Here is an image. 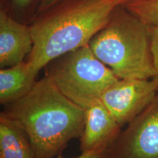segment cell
Instances as JSON below:
<instances>
[{"label": "cell", "mask_w": 158, "mask_h": 158, "mask_svg": "<svg viewBox=\"0 0 158 158\" xmlns=\"http://www.w3.org/2000/svg\"><path fill=\"white\" fill-rule=\"evenodd\" d=\"M2 113L24 130L35 158H56L84 130V108L64 95L47 75Z\"/></svg>", "instance_id": "6da1fadb"}, {"label": "cell", "mask_w": 158, "mask_h": 158, "mask_svg": "<svg viewBox=\"0 0 158 158\" xmlns=\"http://www.w3.org/2000/svg\"><path fill=\"white\" fill-rule=\"evenodd\" d=\"M116 0H64L30 25L33 48L27 61L37 73L59 57L89 45L116 7Z\"/></svg>", "instance_id": "7a4b0ae2"}, {"label": "cell", "mask_w": 158, "mask_h": 158, "mask_svg": "<svg viewBox=\"0 0 158 158\" xmlns=\"http://www.w3.org/2000/svg\"><path fill=\"white\" fill-rule=\"evenodd\" d=\"M89 46L118 78L150 79L155 76L149 27L123 5L116 7Z\"/></svg>", "instance_id": "3957f363"}, {"label": "cell", "mask_w": 158, "mask_h": 158, "mask_svg": "<svg viewBox=\"0 0 158 158\" xmlns=\"http://www.w3.org/2000/svg\"><path fill=\"white\" fill-rule=\"evenodd\" d=\"M46 67L45 75L59 90L84 109L100 100L106 90L119 79L89 45L59 57Z\"/></svg>", "instance_id": "277c9868"}, {"label": "cell", "mask_w": 158, "mask_h": 158, "mask_svg": "<svg viewBox=\"0 0 158 158\" xmlns=\"http://www.w3.org/2000/svg\"><path fill=\"white\" fill-rule=\"evenodd\" d=\"M108 149V158H158V93Z\"/></svg>", "instance_id": "5b68a950"}, {"label": "cell", "mask_w": 158, "mask_h": 158, "mask_svg": "<svg viewBox=\"0 0 158 158\" xmlns=\"http://www.w3.org/2000/svg\"><path fill=\"white\" fill-rule=\"evenodd\" d=\"M157 93L158 81L155 78H119L106 90L100 100L123 127L139 115Z\"/></svg>", "instance_id": "8992f818"}, {"label": "cell", "mask_w": 158, "mask_h": 158, "mask_svg": "<svg viewBox=\"0 0 158 158\" xmlns=\"http://www.w3.org/2000/svg\"><path fill=\"white\" fill-rule=\"evenodd\" d=\"M84 110V130L79 138L81 152L109 147L121 133L120 124L101 100Z\"/></svg>", "instance_id": "52a82bcc"}, {"label": "cell", "mask_w": 158, "mask_h": 158, "mask_svg": "<svg viewBox=\"0 0 158 158\" xmlns=\"http://www.w3.org/2000/svg\"><path fill=\"white\" fill-rule=\"evenodd\" d=\"M33 48L30 26L19 22L4 10L0 11V68L24 61Z\"/></svg>", "instance_id": "ba28073f"}, {"label": "cell", "mask_w": 158, "mask_h": 158, "mask_svg": "<svg viewBox=\"0 0 158 158\" xmlns=\"http://www.w3.org/2000/svg\"><path fill=\"white\" fill-rule=\"evenodd\" d=\"M38 73L28 61L0 70V102L4 106L22 98L32 89Z\"/></svg>", "instance_id": "9c48e42d"}, {"label": "cell", "mask_w": 158, "mask_h": 158, "mask_svg": "<svg viewBox=\"0 0 158 158\" xmlns=\"http://www.w3.org/2000/svg\"><path fill=\"white\" fill-rule=\"evenodd\" d=\"M0 158H35L24 130L2 113L0 114Z\"/></svg>", "instance_id": "30bf717a"}, {"label": "cell", "mask_w": 158, "mask_h": 158, "mask_svg": "<svg viewBox=\"0 0 158 158\" xmlns=\"http://www.w3.org/2000/svg\"><path fill=\"white\" fill-rule=\"evenodd\" d=\"M123 6L149 27L158 24V0H134Z\"/></svg>", "instance_id": "8fae6325"}, {"label": "cell", "mask_w": 158, "mask_h": 158, "mask_svg": "<svg viewBox=\"0 0 158 158\" xmlns=\"http://www.w3.org/2000/svg\"><path fill=\"white\" fill-rule=\"evenodd\" d=\"M150 38H151V49L152 54L155 76L153 78L158 81V24L149 27Z\"/></svg>", "instance_id": "7c38bea8"}, {"label": "cell", "mask_w": 158, "mask_h": 158, "mask_svg": "<svg viewBox=\"0 0 158 158\" xmlns=\"http://www.w3.org/2000/svg\"><path fill=\"white\" fill-rule=\"evenodd\" d=\"M108 148H102V149L94 150V151L81 152V155L74 158H108ZM56 158H65L61 154Z\"/></svg>", "instance_id": "4fadbf2b"}, {"label": "cell", "mask_w": 158, "mask_h": 158, "mask_svg": "<svg viewBox=\"0 0 158 158\" xmlns=\"http://www.w3.org/2000/svg\"><path fill=\"white\" fill-rule=\"evenodd\" d=\"M64 0H40L37 7V15L42 14Z\"/></svg>", "instance_id": "5bb4252c"}, {"label": "cell", "mask_w": 158, "mask_h": 158, "mask_svg": "<svg viewBox=\"0 0 158 158\" xmlns=\"http://www.w3.org/2000/svg\"><path fill=\"white\" fill-rule=\"evenodd\" d=\"M32 0H12L14 7L19 9H23L27 7Z\"/></svg>", "instance_id": "9a60e30c"}, {"label": "cell", "mask_w": 158, "mask_h": 158, "mask_svg": "<svg viewBox=\"0 0 158 158\" xmlns=\"http://www.w3.org/2000/svg\"><path fill=\"white\" fill-rule=\"evenodd\" d=\"M116 1H117L121 5H124V4H126V3H127V2H130L134 1V0H116Z\"/></svg>", "instance_id": "2e32d148"}]
</instances>
